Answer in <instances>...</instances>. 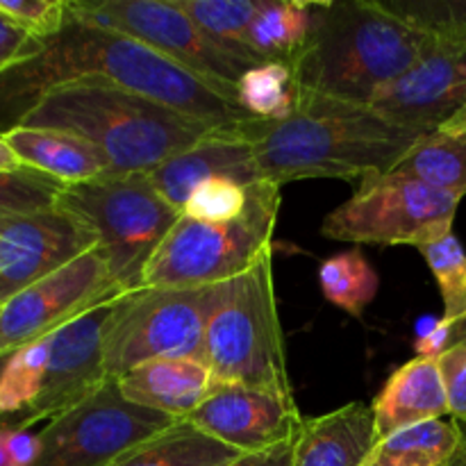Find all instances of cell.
Returning a JSON list of instances; mask_svg holds the SVG:
<instances>
[{"label": "cell", "instance_id": "obj_32", "mask_svg": "<svg viewBox=\"0 0 466 466\" xmlns=\"http://www.w3.org/2000/svg\"><path fill=\"white\" fill-rule=\"evenodd\" d=\"M248 187L230 177L205 180L189 194L182 208V217L205 223L237 221L248 209Z\"/></svg>", "mask_w": 466, "mask_h": 466}, {"label": "cell", "instance_id": "obj_44", "mask_svg": "<svg viewBox=\"0 0 466 466\" xmlns=\"http://www.w3.org/2000/svg\"><path fill=\"white\" fill-rule=\"evenodd\" d=\"M0 466H12L7 453V437H5V423H0Z\"/></svg>", "mask_w": 466, "mask_h": 466}, {"label": "cell", "instance_id": "obj_23", "mask_svg": "<svg viewBox=\"0 0 466 466\" xmlns=\"http://www.w3.org/2000/svg\"><path fill=\"white\" fill-rule=\"evenodd\" d=\"M312 0H262L258 16L248 30V48L264 62L289 64L308 44L312 32Z\"/></svg>", "mask_w": 466, "mask_h": 466}, {"label": "cell", "instance_id": "obj_6", "mask_svg": "<svg viewBox=\"0 0 466 466\" xmlns=\"http://www.w3.org/2000/svg\"><path fill=\"white\" fill-rule=\"evenodd\" d=\"M280 209V187L255 182L248 187V209L230 223L176 221L144 271L141 287L194 289L235 280L273 253V230Z\"/></svg>", "mask_w": 466, "mask_h": 466}, {"label": "cell", "instance_id": "obj_35", "mask_svg": "<svg viewBox=\"0 0 466 466\" xmlns=\"http://www.w3.org/2000/svg\"><path fill=\"white\" fill-rule=\"evenodd\" d=\"M437 360L449 399V417L466 423V346H453Z\"/></svg>", "mask_w": 466, "mask_h": 466}, {"label": "cell", "instance_id": "obj_43", "mask_svg": "<svg viewBox=\"0 0 466 466\" xmlns=\"http://www.w3.org/2000/svg\"><path fill=\"white\" fill-rule=\"evenodd\" d=\"M453 346H466V319L464 321L455 323L453 330H451V349Z\"/></svg>", "mask_w": 466, "mask_h": 466}, {"label": "cell", "instance_id": "obj_21", "mask_svg": "<svg viewBox=\"0 0 466 466\" xmlns=\"http://www.w3.org/2000/svg\"><path fill=\"white\" fill-rule=\"evenodd\" d=\"M5 139L23 167L36 168L66 187L100 180L114 173L103 150L68 132L18 126L9 130Z\"/></svg>", "mask_w": 466, "mask_h": 466}, {"label": "cell", "instance_id": "obj_5", "mask_svg": "<svg viewBox=\"0 0 466 466\" xmlns=\"http://www.w3.org/2000/svg\"><path fill=\"white\" fill-rule=\"evenodd\" d=\"M214 385H244L294 396L273 287V253L217 287L205 328Z\"/></svg>", "mask_w": 466, "mask_h": 466}, {"label": "cell", "instance_id": "obj_28", "mask_svg": "<svg viewBox=\"0 0 466 466\" xmlns=\"http://www.w3.org/2000/svg\"><path fill=\"white\" fill-rule=\"evenodd\" d=\"M319 285L332 305L350 317H362L378 294L380 278L362 250L353 248L328 258L319 268Z\"/></svg>", "mask_w": 466, "mask_h": 466}, {"label": "cell", "instance_id": "obj_45", "mask_svg": "<svg viewBox=\"0 0 466 466\" xmlns=\"http://www.w3.org/2000/svg\"><path fill=\"white\" fill-rule=\"evenodd\" d=\"M0 309H3V305H0Z\"/></svg>", "mask_w": 466, "mask_h": 466}, {"label": "cell", "instance_id": "obj_19", "mask_svg": "<svg viewBox=\"0 0 466 466\" xmlns=\"http://www.w3.org/2000/svg\"><path fill=\"white\" fill-rule=\"evenodd\" d=\"M118 390L130 403L171 419H187L208 399L212 371L208 362L191 358L153 360L118 378Z\"/></svg>", "mask_w": 466, "mask_h": 466}, {"label": "cell", "instance_id": "obj_15", "mask_svg": "<svg viewBox=\"0 0 466 466\" xmlns=\"http://www.w3.org/2000/svg\"><path fill=\"white\" fill-rule=\"evenodd\" d=\"M112 303L94 308L50 335L48 367L39 399L12 426L32 428L44 419L50 421L112 380L105 369L103 350V332Z\"/></svg>", "mask_w": 466, "mask_h": 466}, {"label": "cell", "instance_id": "obj_4", "mask_svg": "<svg viewBox=\"0 0 466 466\" xmlns=\"http://www.w3.org/2000/svg\"><path fill=\"white\" fill-rule=\"evenodd\" d=\"M21 126L82 137L103 150L118 176L153 173L221 127L103 77H86L50 91Z\"/></svg>", "mask_w": 466, "mask_h": 466}, {"label": "cell", "instance_id": "obj_9", "mask_svg": "<svg viewBox=\"0 0 466 466\" xmlns=\"http://www.w3.org/2000/svg\"><path fill=\"white\" fill-rule=\"evenodd\" d=\"M71 9L96 25L148 46L232 103L241 77L259 66L200 30L176 0H73Z\"/></svg>", "mask_w": 466, "mask_h": 466}, {"label": "cell", "instance_id": "obj_33", "mask_svg": "<svg viewBox=\"0 0 466 466\" xmlns=\"http://www.w3.org/2000/svg\"><path fill=\"white\" fill-rule=\"evenodd\" d=\"M390 5L437 41L466 44V0H390Z\"/></svg>", "mask_w": 466, "mask_h": 466}, {"label": "cell", "instance_id": "obj_14", "mask_svg": "<svg viewBox=\"0 0 466 466\" xmlns=\"http://www.w3.org/2000/svg\"><path fill=\"white\" fill-rule=\"evenodd\" d=\"M466 103V44L437 41L408 73L378 91L373 112L417 135L441 130Z\"/></svg>", "mask_w": 466, "mask_h": 466}, {"label": "cell", "instance_id": "obj_1", "mask_svg": "<svg viewBox=\"0 0 466 466\" xmlns=\"http://www.w3.org/2000/svg\"><path fill=\"white\" fill-rule=\"evenodd\" d=\"M103 77L135 94L214 126L253 118L214 86L126 35L77 16L68 3L64 25L36 53L0 73V135L18 127L50 91Z\"/></svg>", "mask_w": 466, "mask_h": 466}, {"label": "cell", "instance_id": "obj_25", "mask_svg": "<svg viewBox=\"0 0 466 466\" xmlns=\"http://www.w3.org/2000/svg\"><path fill=\"white\" fill-rule=\"evenodd\" d=\"M391 176L410 177L449 194L466 196V137L437 130L421 137L394 167Z\"/></svg>", "mask_w": 466, "mask_h": 466}, {"label": "cell", "instance_id": "obj_39", "mask_svg": "<svg viewBox=\"0 0 466 466\" xmlns=\"http://www.w3.org/2000/svg\"><path fill=\"white\" fill-rule=\"evenodd\" d=\"M291 451H294V440L282 441V444L271 446V449L258 451V453H244L228 466H289Z\"/></svg>", "mask_w": 466, "mask_h": 466}, {"label": "cell", "instance_id": "obj_37", "mask_svg": "<svg viewBox=\"0 0 466 466\" xmlns=\"http://www.w3.org/2000/svg\"><path fill=\"white\" fill-rule=\"evenodd\" d=\"M5 437H7V453L12 466H32L36 462L41 451L39 432L5 423Z\"/></svg>", "mask_w": 466, "mask_h": 466}, {"label": "cell", "instance_id": "obj_26", "mask_svg": "<svg viewBox=\"0 0 466 466\" xmlns=\"http://www.w3.org/2000/svg\"><path fill=\"white\" fill-rule=\"evenodd\" d=\"M300 86L294 68L282 62H264L253 66L237 85V103L258 118L282 121L296 112Z\"/></svg>", "mask_w": 466, "mask_h": 466}, {"label": "cell", "instance_id": "obj_2", "mask_svg": "<svg viewBox=\"0 0 466 466\" xmlns=\"http://www.w3.org/2000/svg\"><path fill=\"white\" fill-rule=\"evenodd\" d=\"M250 146L259 180L282 187L312 177L387 176L423 135L396 126L369 105L300 94L289 118H246L230 126Z\"/></svg>", "mask_w": 466, "mask_h": 466}, {"label": "cell", "instance_id": "obj_16", "mask_svg": "<svg viewBox=\"0 0 466 466\" xmlns=\"http://www.w3.org/2000/svg\"><path fill=\"white\" fill-rule=\"evenodd\" d=\"M187 421L239 453H258L294 440L303 417L294 396L244 385H212Z\"/></svg>", "mask_w": 466, "mask_h": 466}, {"label": "cell", "instance_id": "obj_17", "mask_svg": "<svg viewBox=\"0 0 466 466\" xmlns=\"http://www.w3.org/2000/svg\"><path fill=\"white\" fill-rule=\"evenodd\" d=\"M230 126H221L212 137L148 173L159 194L180 214L191 191L205 180L230 177L246 187L262 182L255 167L253 150L244 139L232 135Z\"/></svg>", "mask_w": 466, "mask_h": 466}, {"label": "cell", "instance_id": "obj_11", "mask_svg": "<svg viewBox=\"0 0 466 466\" xmlns=\"http://www.w3.org/2000/svg\"><path fill=\"white\" fill-rule=\"evenodd\" d=\"M176 421L130 403L118 382L107 380L89 399L50 419L39 432L41 451L32 466H107Z\"/></svg>", "mask_w": 466, "mask_h": 466}, {"label": "cell", "instance_id": "obj_40", "mask_svg": "<svg viewBox=\"0 0 466 466\" xmlns=\"http://www.w3.org/2000/svg\"><path fill=\"white\" fill-rule=\"evenodd\" d=\"M21 167L23 162L18 159V155L7 144L5 135H0V171H18Z\"/></svg>", "mask_w": 466, "mask_h": 466}, {"label": "cell", "instance_id": "obj_36", "mask_svg": "<svg viewBox=\"0 0 466 466\" xmlns=\"http://www.w3.org/2000/svg\"><path fill=\"white\" fill-rule=\"evenodd\" d=\"M39 46L41 39L32 36L30 32L23 30L18 23L0 12V73L30 57L32 53L39 50Z\"/></svg>", "mask_w": 466, "mask_h": 466}, {"label": "cell", "instance_id": "obj_31", "mask_svg": "<svg viewBox=\"0 0 466 466\" xmlns=\"http://www.w3.org/2000/svg\"><path fill=\"white\" fill-rule=\"evenodd\" d=\"M66 185L36 168L0 171V218L46 212L57 208Z\"/></svg>", "mask_w": 466, "mask_h": 466}, {"label": "cell", "instance_id": "obj_38", "mask_svg": "<svg viewBox=\"0 0 466 466\" xmlns=\"http://www.w3.org/2000/svg\"><path fill=\"white\" fill-rule=\"evenodd\" d=\"M451 330H453V323L441 319L428 332H423L417 339L414 349H417L419 358H440L444 350L451 349Z\"/></svg>", "mask_w": 466, "mask_h": 466}, {"label": "cell", "instance_id": "obj_30", "mask_svg": "<svg viewBox=\"0 0 466 466\" xmlns=\"http://www.w3.org/2000/svg\"><path fill=\"white\" fill-rule=\"evenodd\" d=\"M426 264L431 267L441 300H444V319L455 323L466 319V250L455 237V232H441L417 246Z\"/></svg>", "mask_w": 466, "mask_h": 466}, {"label": "cell", "instance_id": "obj_41", "mask_svg": "<svg viewBox=\"0 0 466 466\" xmlns=\"http://www.w3.org/2000/svg\"><path fill=\"white\" fill-rule=\"evenodd\" d=\"M441 132L446 135H458V137H466V103L460 107V112L441 127Z\"/></svg>", "mask_w": 466, "mask_h": 466}, {"label": "cell", "instance_id": "obj_42", "mask_svg": "<svg viewBox=\"0 0 466 466\" xmlns=\"http://www.w3.org/2000/svg\"><path fill=\"white\" fill-rule=\"evenodd\" d=\"M458 428H460V444L458 449H455V453L451 455V460L446 462V466H466V423L458 421Z\"/></svg>", "mask_w": 466, "mask_h": 466}, {"label": "cell", "instance_id": "obj_8", "mask_svg": "<svg viewBox=\"0 0 466 466\" xmlns=\"http://www.w3.org/2000/svg\"><path fill=\"white\" fill-rule=\"evenodd\" d=\"M217 287H141L118 296L103 332L107 376L118 380L153 360L205 362V328Z\"/></svg>", "mask_w": 466, "mask_h": 466}, {"label": "cell", "instance_id": "obj_22", "mask_svg": "<svg viewBox=\"0 0 466 466\" xmlns=\"http://www.w3.org/2000/svg\"><path fill=\"white\" fill-rule=\"evenodd\" d=\"M239 451L205 435L187 419H177L167 431L132 446L107 466H228Z\"/></svg>", "mask_w": 466, "mask_h": 466}, {"label": "cell", "instance_id": "obj_3", "mask_svg": "<svg viewBox=\"0 0 466 466\" xmlns=\"http://www.w3.org/2000/svg\"><path fill=\"white\" fill-rule=\"evenodd\" d=\"M437 44L390 0H326L312 32L291 62L300 94L369 105Z\"/></svg>", "mask_w": 466, "mask_h": 466}, {"label": "cell", "instance_id": "obj_13", "mask_svg": "<svg viewBox=\"0 0 466 466\" xmlns=\"http://www.w3.org/2000/svg\"><path fill=\"white\" fill-rule=\"evenodd\" d=\"M96 246L94 232L59 208L0 218V305Z\"/></svg>", "mask_w": 466, "mask_h": 466}, {"label": "cell", "instance_id": "obj_12", "mask_svg": "<svg viewBox=\"0 0 466 466\" xmlns=\"http://www.w3.org/2000/svg\"><path fill=\"white\" fill-rule=\"evenodd\" d=\"M127 294L96 246L66 267L12 296L0 309V360L50 337L73 319Z\"/></svg>", "mask_w": 466, "mask_h": 466}, {"label": "cell", "instance_id": "obj_24", "mask_svg": "<svg viewBox=\"0 0 466 466\" xmlns=\"http://www.w3.org/2000/svg\"><path fill=\"white\" fill-rule=\"evenodd\" d=\"M458 444V421L432 419L378 440L364 466H446Z\"/></svg>", "mask_w": 466, "mask_h": 466}, {"label": "cell", "instance_id": "obj_29", "mask_svg": "<svg viewBox=\"0 0 466 466\" xmlns=\"http://www.w3.org/2000/svg\"><path fill=\"white\" fill-rule=\"evenodd\" d=\"M50 355V337L23 346L0 367V417H21L39 399Z\"/></svg>", "mask_w": 466, "mask_h": 466}, {"label": "cell", "instance_id": "obj_34", "mask_svg": "<svg viewBox=\"0 0 466 466\" xmlns=\"http://www.w3.org/2000/svg\"><path fill=\"white\" fill-rule=\"evenodd\" d=\"M0 12L36 39H48L66 21L68 0H0Z\"/></svg>", "mask_w": 466, "mask_h": 466}, {"label": "cell", "instance_id": "obj_10", "mask_svg": "<svg viewBox=\"0 0 466 466\" xmlns=\"http://www.w3.org/2000/svg\"><path fill=\"white\" fill-rule=\"evenodd\" d=\"M462 198L400 176L360 180L355 194L323 221V237L369 246H419L453 230Z\"/></svg>", "mask_w": 466, "mask_h": 466}, {"label": "cell", "instance_id": "obj_7", "mask_svg": "<svg viewBox=\"0 0 466 466\" xmlns=\"http://www.w3.org/2000/svg\"><path fill=\"white\" fill-rule=\"evenodd\" d=\"M57 208L80 218L98 239L114 280L123 291L141 289L144 271L180 212L164 198L148 173H112L71 185Z\"/></svg>", "mask_w": 466, "mask_h": 466}, {"label": "cell", "instance_id": "obj_18", "mask_svg": "<svg viewBox=\"0 0 466 466\" xmlns=\"http://www.w3.org/2000/svg\"><path fill=\"white\" fill-rule=\"evenodd\" d=\"M376 441L371 405L355 400L321 417L303 419L289 466H364Z\"/></svg>", "mask_w": 466, "mask_h": 466}, {"label": "cell", "instance_id": "obj_27", "mask_svg": "<svg viewBox=\"0 0 466 466\" xmlns=\"http://www.w3.org/2000/svg\"><path fill=\"white\" fill-rule=\"evenodd\" d=\"M176 5L218 44L228 46L248 62L264 64V59L248 48V30L262 0H176Z\"/></svg>", "mask_w": 466, "mask_h": 466}, {"label": "cell", "instance_id": "obj_20", "mask_svg": "<svg viewBox=\"0 0 466 466\" xmlns=\"http://www.w3.org/2000/svg\"><path fill=\"white\" fill-rule=\"evenodd\" d=\"M378 440L403 428L449 417L440 360L414 358L400 364L371 405Z\"/></svg>", "mask_w": 466, "mask_h": 466}]
</instances>
